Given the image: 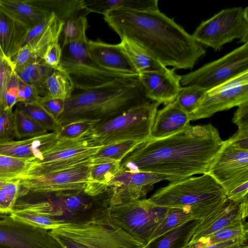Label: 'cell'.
Instances as JSON below:
<instances>
[{"mask_svg": "<svg viewBox=\"0 0 248 248\" xmlns=\"http://www.w3.org/2000/svg\"><path fill=\"white\" fill-rule=\"evenodd\" d=\"M189 115L174 101L157 110L149 139H161L175 133L190 125Z\"/></svg>", "mask_w": 248, "mask_h": 248, "instance_id": "23", "label": "cell"}, {"mask_svg": "<svg viewBox=\"0 0 248 248\" xmlns=\"http://www.w3.org/2000/svg\"><path fill=\"white\" fill-rule=\"evenodd\" d=\"M19 91V78L14 70L6 89L4 98V109H13V107L18 103Z\"/></svg>", "mask_w": 248, "mask_h": 248, "instance_id": "47", "label": "cell"}, {"mask_svg": "<svg viewBox=\"0 0 248 248\" xmlns=\"http://www.w3.org/2000/svg\"><path fill=\"white\" fill-rule=\"evenodd\" d=\"M0 248H64L49 232L0 215Z\"/></svg>", "mask_w": 248, "mask_h": 248, "instance_id": "15", "label": "cell"}, {"mask_svg": "<svg viewBox=\"0 0 248 248\" xmlns=\"http://www.w3.org/2000/svg\"><path fill=\"white\" fill-rule=\"evenodd\" d=\"M248 244V238H237L203 248H232Z\"/></svg>", "mask_w": 248, "mask_h": 248, "instance_id": "55", "label": "cell"}, {"mask_svg": "<svg viewBox=\"0 0 248 248\" xmlns=\"http://www.w3.org/2000/svg\"><path fill=\"white\" fill-rule=\"evenodd\" d=\"M222 187L226 195L248 181V151L223 141L207 173Z\"/></svg>", "mask_w": 248, "mask_h": 248, "instance_id": "14", "label": "cell"}, {"mask_svg": "<svg viewBox=\"0 0 248 248\" xmlns=\"http://www.w3.org/2000/svg\"><path fill=\"white\" fill-rule=\"evenodd\" d=\"M49 232L59 241L64 248H89L77 240L55 229L49 231Z\"/></svg>", "mask_w": 248, "mask_h": 248, "instance_id": "51", "label": "cell"}, {"mask_svg": "<svg viewBox=\"0 0 248 248\" xmlns=\"http://www.w3.org/2000/svg\"><path fill=\"white\" fill-rule=\"evenodd\" d=\"M165 176L151 172L120 171L109 182V206L144 199L154 184L166 180Z\"/></svg>", "mask_w": 248, "mask_h": 248, "instance_id": "17", "label": "cell"}, {"mask_svg": "<svg viewBox=\"0 0 248 248\" xmlns=\"http://www.w3.org/2000/svg\"><path fill=\"white\" fill-rule=\"evenodd\" d=\"M248 101V71L206 91L190 121L207 118L216 113Z\"/></svg>", "mask_w": 248, "mask_h": 248, "instance_id": "13", "label": "cell"}, {"mask_svg": "<svg viewBox=\"0 0 248 248\" xmlns=\"http://www.w3.org/2000/svg\"><path fill=\"white\" fill-rule=\"evenodd\" d=\"M20 181L10 180L0 187V215H10L13 211L19 192Z\"/></svg>", "mask_w": 248, "mask_h": 248, "instance_id": "42", "label": "cell"}, {"mask_svg": "<svg viewBox=\"0 0 248 248\" xmlns=\"http://www.w3.org/2000/svg\"><path fill=\"white\" fill-rule=\"evenodd\" d=\"M228 140L236 148L248 151V131L237 130Z\"/></svg>", "mask_w": 248, "mask_h": 248, "instance_id": "53", "label": "cell"}, {"mask_svg": "<svg viewBox=\"0 0 248 248\" xmlns=\"http://www.w3.org/2000/svg\"><path fill=\"white\" fill-rule=\"evenodd\" d=\"M63 24V21L52 13L49 24L46 30L37 37L23 46L12 61L14 68L42 62L48 46L60 38Z\"/></svg>", "mask_w": 248, "mask_h": 248, "instance_id": "21", "label": "cell"}, {"mask_svg": "<svg viewBox=\"0 0 248 248\" xmlns=\"http://www.w3.org/2000/svg\"><path fill=\"white\" fill-rule=\"evenodd\" d=\"M13 217L35 227L47 231L57 229L62 225L59 221L49 217L26 211H13Z\"/></svg>", "mask_w": 248, "mask_h": 248, "instance_id": "43", "label": "cell"}, {"mask_svg": "<svg viewBox=\"0 0 248 248\" xmlns=\"http://www.w3.org/2000/svg\"><path fill=\"white\" fill-rule=\"evenodd\" d=\"M247 197L240 203L227 198L206 217L201 220L191 238L188 246L196 244L205 237L225 227L245 222L248 215Z\"/></svg>", "mask_w": 248, "mask_h": 248, "instance_id": "18", "label": "cell"}, {"mask_svg": "<svg viewBox=\"0 0 248 248\" xmlns=\"http://www.w3.org/2000/svg\"><path fill=\"white\" fill-rule=\"evenodd\" d=\"M65 100L55 98L40 97L38 103L52 117L58 121L63 113Z\"/></svg>", "mask_w": 248, "mask_h": 248, "instance_id": "46", "label": "cell"}, {"mask_svg": "<svg viewBox=\"0 0 248 248\" xmlns=\"http://www.w3.org/2000/svg\"><path fill=\"white\" fill-rule=\"evenodd\" d=\"M90 160L37 177L20 179V186L34 191L51 193L83 191L88 181Z\"/></svg>", "mask_w": 248, "mask_h": 248, "instance_id": "16", "label": "cell"}, {"mask_svg": "<svg viewBox=\"0 0 248 248\" xmlns=\"http://www.w3.org/2000/svg\"><path fill=\"white\" fill-rule=\"evenodd\" d=\"M16 139L22 140L45 134L48 131L21 111H14Z\"/></svg>", "mask_w": 248, "mask_h": 248, "instance_id": "38", "label": "cell"}, {"mask_svg": "<svg viewBox=\"0 0 248 248\" xmlns=\"http://www.w3.org/2000/svg\"><path fill=\"white\" fill-rule=\"evenodd\" d=\"M16 108L44 127L47 131L58 133L61 125L49 114L38 103L25 104L18 103Z\"/></svg>", "mask_w": 248, "mask_h": 248, "instance_id": "36", "label": "cell"}, {"mask_svg": "<svg viewBox=\"0 0 248 248\" xmlns=\"http://www.w3.org/2000/svg\"><path fill=\"white\" fill-rule=\"evenodd\" d=\"M5 57L0 46V58Z\"/></svg>", "mask_w": 248, "mask_h": 248, "instance_id": "58", "label": "cell"}, {"mask_svg": "<svg viewBox=\"0 0 248 248\" xmlns=\"http://www.w3.org/2000/svg\"><path fill=\"white\" fill-rule=\"evenodd\" d=\"M16 139L14 111L12 109L0 112V141Z\"/></svg>", "mask_w": 248, "mask_h": 248, "instance_id": "44", "label": "cell"}, {"mask_svg": "<svg viewBox=\"0 0 248 248\" xmlns=\"http://www.w3.org/2000/svg\"><path fill=\"white\" fill-rule=\"evenodd\" d=\"M169 209L155 205L144 198L109 206L108 212L114 223L145 245L150 241Z\"/></svg>", "mask_w": 248, "mask_h": 248, "instance_id": "7", "label": "cell"}, {"mask_svg": "<svg viewBox=\"0 0 248 248\" xmlns=\"http://www.w3.org/2000/svg\"><path fill=\"white\" fill-rule=\"evenodd\" d=\"M103 16L120 38L131 40L166 67L191 69L206 53L192 34L159 10L118 9Z\"/></svg>", "mask_w": 248, "mask_h": 248, "instance_id": "2", "label": "cell"}, {"mask_svg": "<svg viewBox=\"0 0 248 248\" xmlns=\"http://www.w3.org/2000/svg\"><path fill=\"white\" fill-rule=\"evenodd\" d=\"M206 91L196 85L181 87L175 101L189 115L198 107Z\"/></svg>", "mask_w": 248, "mask_h": 248, "instance_id": "39", "label": "cell"}, {"mask_svg": "<svg viewBox=\"0 0 248 248\" xmlns=\"http://www.w3.org/2000/svg\"><path fill=\"white\" fill-rule=\"evenodd\" d=\"M232 122L238 126V130L248 131V101L238 106Z\"/></svg>", "mask_w": 248, "mask_h": 248, "instance_id": "50", "label": "cell"}, {"mask_svg": "<svg viewBox=\"0 0 248 248\" xmlns=\"http://www.w3.org/2000/svg\"></svg>", "mask_w": 248, "mask_h": 248, "instance_id": "59", "label": "cell"}, {"mask_svg": "<svg viewBox=\"0 0 248 248\" xmlns=\"http://www.w3.org/2000/svg\"><path fill=\"white\" fill-rule=\"evenodd\" d=\"M35 161L0 154V179H21L32 167Z\"/></svg>", "mask_w": 248, "mask_h": 248, "instance_id": "33", "label": "cell"}, {"mask_svg": "<svg viewBox=\"0 0 248 248\" xmlns=\"http://www.w3.org/2000/svg\"><path fill=\"white\" fill-rule=\"evenodd\" d=\"M247 222L234 224L225 227L199 240L196 244L188 246L189 248H203L237 238H248Z\"/></svg>", "mask_w": 248, "mask_h": 248, "instance_id": "32", "label": "cell"}, {"mask_svg": "<svg viewBox=\"0 0 248 248\" xmlns=\"http://www.w3.org/2000/svg\"><path fill=\"white\" fill-rule=\"evenodd\" d=\"M88 40L69 43L62 48L59 67L68 76L75 89L88 91L124 77L98 65L88 51Z\"/></svg>", "mask_w": 248, "mask_h": 248, "instance_id": "8", "label": "cell"}, {"mask_svg": "<svg viewBox=\"0 0 248 248\" xmlns=\"http://www.w3.org/2000/svg\"><path fill=\"white\" fill-rule=\"evenodd\" d=\"M119 45L139 75L145 72L166 71L168 70L169 68L126 37L121 38Z\"/></svg>", "mask_w": 248, "mask_h": 248, "instance_id": "29", "label": "cell"}, {"mask_svg": "<svg viewBox=\"0 0 248 248\" xmlns=\"http://www.w3.org/2000/svg\"><path fill=\"white\" fill-rule=\"evenodd\" d=\"M141 142L134 140H125L103 146L92 160H110L120 162L124 156Z\"/></svg>", "mask_w": 248, "mask_h": 248, "instance_id": "40", "label": "cell"}, {"mask_svg": "<svg viewBox=\"0 0 248 248\" xmlns=\"http://www.w3.org/2000/svg\"><path fill=\"white\" fill-rule=\"evenodd\" d=\"M88 48L92 60L101 68L126 76H139L119 44L89 40Z\"/></svg>", "mask_w": 248, "mask_h": 248, "instance_id": "20", "label": "cell"}, {"mask_svg": "<svg viewBox=\"0 0 248 248\" xmlns=\"http://www.w3.org/2000/svg\"><path fill=\"white\" fill-rule=\"evenodd\" d=\"M54 69L43 61L15 69L18 77L25 83L35 87L38 90L42 86Z\"/></svg>", "mask_w": 248, "mask_h": 248, "instance_id": "34", "label": "cell"}, {"mask_svg": "<svg viewBox=\"0 0 248 248\" xmlns=\"http://www.w3.org/2000/svg\"><path fill=\"white\" fill-rule=\"evenodd\" d=\"M62 55V48L59 39L52 42L47 47L43 57V61L53 69L60 65Z\"/></svg>", "mask_w": 248, "mask_h": 248, "instance_id": "48", "label": "cell"}, {"mask_svg": "<svg viewBox=\"0 0 248 248\" xmlns=\"http://www.w3.org/2000/svg\"><path fill=\"white\" fill-rule=\"evenodd\" d=\"M248 71V42L221 58L180 76L183 86L196 85L207 91Z\"/></svg>", "mask_w": 248, "mask_h": 248, "instance_id": "11", "label": "cell"}, {"mask_svg": "<svg viewBox=\"0 0 248 248\" xmlns=\"http://www.w3.org/2000/svg\"><path fill=\"white\" fill-rule=\"evenodd\" d=\"M88 27L86 16H80L65 21L59 38L61 47L72 42L87 40L86 31Z\"/></svg>", "mask_w": 248, "mask_h": 248, "instance_id": "37", "label": "cell"}, {"mask_svg": "<svg viewBox=\"0 0 248 248\" xmlns=\"http://www.w3.org/2000/svg\"><path fill=\"white\" fill-rule=\"evenodd\" d=\"M50 20V16L48 19L46 20L40 24L36 25L31 29L30 30L24 40L22 46L28 44L29 42L40 35L46 30V29L49 25Z\"/></svg>", "mask_w": 248, "mask_h": 248, "instance_id": "54", "label": "cell"}, {"mask_svg": "<svg viewBox=\"0 0 248 248\" xmlns=\"http://www.w3.org/2000/svg\"><path fill=\"white\" fill-rule=\"evenodd\" d=\"M201 220H192L150 241L142 248H186Z\"/></svg>", "mask_w": 248, "mask_h": 248, "instance_id": "27", "label": "cell"}, {"mask_svg": "<svg viewBox=\"0 0 248 248\" xmlns=\"http://www.w3.org/2000/svg\"><path fill=\"white\" fill-rule=\"evenodd\" d=\"M222 141L211 124L189 125L171 135L138 144L120 162V171L155 173L170 182L205 174Z\"/></svg>", "mask_w": 248, "mask_h": 248, "instance_id": "1", "label": "cell"}, {"mask_svg": "<svg viewBox=\"0 0 248 248\" xmlns=\"http://www.w3.org/2000/svg\"><path fill=\"white\" fill-rule=\"evenodd\" d=\"M192 220L197 219L191 210L184 208H170L166 216L154 232L150 241Z\"/></svg>", "mask_w": 248, "mask_h": 248, "instance_id": "35", "label": "cell"}, {"mask_svg": "<svg viewBox=\"0 0 248 248\" xmlns=\"http://www.w3.org/2000/svg\"><path fill=\"white\" fill-rule=\"evenodd\" d=\"M174 69L166 71H150L139 75L138 78L151 100L167 104L174 101L180 88V76Z\"/></svg>", "mask_w": 248, "mask_h": 248, "instance_id": "19", "label": "cell"}, {"mask_svg": "<svg viewBox=\"0 0 248 248\" xmlns=\"http://www.w3.org/2000/svg\"><path fill=\"white\" fill-rule=\"evenodd\" d=\"M87 135L75 139L58 137L21 179L37 177L90 161L103 146L96 144Z\"/></svg>", "mask_w": 248, "mask_h": 248, "instance_id": "10", "label": "cell"}, {"mask_svg": "<svg viewBox=\"0 0 248 248\" xmlns=\"http://www.w3.org/2000/svg\"><path fill=\"white\" fill-rule=\"evenodd\" d=\"M29 30L0 7V46L7 59L16 56Z\"/></svg>", "mask_w": 248, "mask_h": 248, "instance_id": "24", "label": "cell"}, {"mask_svg": "<svg viewBox=\"0 0 248 248\" xmlns=\"http://www.w3.org/2000/svg\"><path fill=\"white\" fill-rule=\"evenodd\" d=\"M55 230L89 248H142L144 246L110 218L84 224H65Z\"/></svg>", "mask_w": 248, "mask_h": 248, "instance_id": "12", "label": "cell"}, {"mask_svg": "<svg viewBox=\"0 0 248 248\" xmlns=\"http://www.w3.org/2000/svg\"><path fill=\"white\" fill-rule=\"evenodd\" d=\"M160 104L149 101L134 105L113 117L100 122L87 136L101 146L125 140L144 141L150 137Z\"/></svg>", "mask_w": 248, "mask_h": 248, "instance_id": "6", "label": "cell"}, {"mask_svg": "<svg viewBox=\"0 0 248 248\" xmlns=\"http://www.w3.org/2000/svg\"><path fill=\"white\" fill-rule=\"evenodd\" d=\"M227 198L222 187L208 174L170 182L157 189L148 200L155 205L187 209L202 220Z\"/></svg>", "mask_w": 248, "mask_h": 248, "instance_id": "5", "label": "cell"}, {"mask_svg": "<svg viewBox=\"0 0 248 248\" xmlns=\"http://www.w3.org/2000/svg\"><path fill=\"white\" fill-rule=\"evenodd\" d=\"M158 0H84V6L89 13L102 15L108 11L125 9L139 11L159 10Z\"/></svg>", "mask_w": 248, "mask_h": 248, "instance_id": "28", "label": "cell"}, {"mask_svg": "<svg viewBox=\"0 0 248 248\" xmlns=\"http://www.w3.org/2000/svg\"><path fill=\"white\" fill-rule=\"evenodd\" d=\"M12 62L6 57L0 58V110L4 108V98L11 76L14 71Z\"/></svg>", "mask_w": 248, "mask_h": 248, "instance_id": "45", "label": "cell"}, {"mask_svg": "<svg viewBox=\"0 0 248 248\" xmlns=\"http://www.w3.org/2000/svg\"><path fill=\"white\" fill-rule=\"evenodd\" d=\"M232 248H248V244Z\"/></svg>", "mask_w": 248, "mask_h": 248, "instance_id": "57", "label": "cell"}, {"mask_svg": "<svg viewBox=\"0 0 248 248\" xmlns=\"http://www.w3.org/2000/svg\"><path fill=\"white\" fill-rule=\"evenodd\" d=\"M0 7L29 30L48 19L51 15L28 0H0Z\"/></svg>", "mask_w": 248, "mask_h": 248, "instance_id": "26", "label": "cell"}, {"mask_svg": "<svg viewBox=\"0 0 248 248\" xmlns=\"http://www.w3.org/2000/svg\"><path fill=\"white\" fill-rule=\"evenodd\" d=\"M138 77L118 78L98 87L73 94L65 100L59 123L62 125L84 119L102 122L134 105L152 101L147 96Z\"/></svg>", "mask_w": 248, "mask_h": 248, "instance_id": "3", "label": "cell"}, {"mask_svg": "<svg viewBox=\"0 0 248 248\" xmlns=\"http://www.w3.org/2000/svg\"><path fill=\"white\" fill-rule=\"evenodd\" d=\"M109 196L93 197L83 191L61 193L27 189L23 196L25 211L50 217L65 224H84L110 218Z\"/></svg>", "mask_w": 248, "mask_h": 248, "instance_id": "4", "label": "cell"}, {"mask_svg": "<svg viewBox=\"0 0 248 248\" xmlns=\"http://www.w3.org/2000/svg\"><path fill=\"white\" fill-rule=\"evenodd\" d=\"M101 121L95 120H78L61 125L58 132L60 138L75 139L87 135Z\"/></svg>", "mask_w": 248, "mask_h": 248, "instance_id": "41", "label": "cell"}, {"mask_svg": "<svg viewBox=\"0 0 248 248\" xmlns=\"http://www.w3.org/2000/svg\"><path fill=\"white\" fill-rule=\"evenodd\" d=\"M75 89L73 83L67 74L58 68L54 69L38 92L41 97L66 100L73 94Z\"/></svg>", "mask_w": 248, "mask_h": 248, "instance_id": "31", "label": "cell"}, {"mask_svg": "<svg viewBox=\"0 0 248 248\" xmlns=\"http://www.w3.org/2000/svg\"><path fill=\"white\" fill-rule=\"evenodd\" d=\"M192 35L197 42L215 51L234 39L248 42V7L223 9L202 21Z\"/></svg>", "mask_w": 248, "mask_h": 248, "instance_id": "9", "label": "cell"}, {"mask_svg": "<svg viewBox=\"0 0 248 248\" xmlns=\"http://www.w3.org/2000/svg\"><path fill=\"white\" fill-rule=\"evenodd\" d=\"M120 171L119 162L91 159L88 181L83 192L93 197L103 195L107 191L109 182Z\"/></svg>", "mask_w": 248, "mask_h": 248, "instance_id": "25", "label": "cell"}, {"mask_svg": "<svg viewBox=\"0 0 248 248\" xmlns=\"http://www.w3.org/2000/svg\"><path fill=\"white\" fill-rule=\"evenodd\" d=\"M58 139V133L51 132L31 138L0 141V154L38 161Z\"/></svg>", "mask_w": 248, "mask_h": 248, "instance_id": "22", "label": "cell"}, {"mask_svg": "<svg viewBox=\"0 0 248 248\" xmlns=\"http://www.w3.org/2000/svg\"><path fill=\"white\" fill-rule=\"evenodd\" d=\"M10 180H11L0 179V187L5 185Z\"/></svg>", "mask_w": 248, "mask_h": 248, "instance_id": "56", "label": "cell"}, {"mask_svg": "<svg viewBox=\"0 0 248 248\" xmlns=\"http://www.w3.org/2000/svg\"><path fill=\"white\" fill-rule=\"evenodd\" d=\"M248 181L238 186L230 191L226 195L227 198L236 203H240L248 197Z\"/></svg>", "mask_w": 248, "mask_h": 248, "instance_id": "52", "label": "cell"}, {"mask_svg": "<svg viewBox=\"0 0 248 248\" xmlns=\"http://www.w3.org/2000/svg\"><path fill=\"white\" fill-rule=\"evenodd\" d=\"M19 91L18 95V103L25 104L38 103L41 97L38 89L34 86L25 83L19 78Z\"/></svg>", "mask_w": 248, "mask_h": 248, "instance_id": "49", "label": "cell"}, {"mask_svg": "<svg viewBox=\"0 0 248 248\" xmlns=\"http://www.w3.org/2000/svg\"><path fill=\"white\" fill-rule=\"evenodd\" d=\"M30 2L50 13H53L64 23L70 19L86 16L89 14L84 0H28Z\"/></svg>", "mask_w": 248, "mask_h": 248, "instance_id": "30", "label": "cell"}]
</instances>
